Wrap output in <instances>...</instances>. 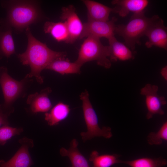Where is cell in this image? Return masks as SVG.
Returning <instances> with one entry per match:
<instances>
[{"label":"cell","instance_id":"8fae6325","mask_svg":"<svg viewBox=\"0 0 167 167\" xmlns=\"http://www.w3.org/2000/svg\"><path fill=\"white\" fill-rule=\"evenodd\" d=\"M148 38L145 45L148 48L157 46L165 50L167 49V29L163 20L154 15L153 21L145 33Z\"/></svg>","mask_w":167,"mask_h":167},{"label":"cell","instance_id":"ac0fdd59","mask_svg":"<svg viewBox=\"0 0 167 167\" xmlns=\"http://www.w3.org/2000/svg\"><path fill=\"white\" fill-rule=\"evenodd\" d=\"M70 111L69 105L62 102L56 105L49 112L45 114V119L51 126L56 125L66 119Z\"/></svg>","mask_w":167,"mask_h":167},{"label":"cell","instance_id":"52a82bcc","mask_svg":"<svg viewBox=\"0 0 167 167\" xmlns=\"http://www.w3.org/2000/svg\"><path fill=\"white\" fill-rule=\"evenodd\" d=\"M117 18L113 17L107 21H88L83 24V31L79 38L92 36L99 38L104 37L108 39L114 36Z\"/></svg>","mask_w":167,"mask_h":167},{"label":"cell","instance_id":"e0dca14e","mask_svg":"<svg viewBox=\"0 0 167 167\" xmlns=\"http://www.w3.org/2000/svg\"><path fill=\"white\" fill-rule=\"evenodd\" d=\"M77 140L73 139L71 141L69 148H61L60 154L62 156L68 157L71 165L69 167H90L86 158L79 150Z\"/></svg>","mask_w":167,"mask_h":167},{"label":"cell","instance_id":"ffe728a7","mask_svg":"<svg viewBox=\"0 0 167 167\" xmlns=\"http://www.w3.org/2000/svg\"><path fill=\"white\" fill-rule=\"evenodd\" d=\"M44 31L45 33L50 34L57 41L66 43L69 33L64 22L46 21L44 24Z\"/></svg>","mask_w":167,"mask_h":167},{"label":"cell","instance_id":"603a6c76","mask_svg":"<svg viewBox=\"0 0 167 167\" xmlns=\"http://www.w3.org/2000/svg\"><path fill=\"white\" fill-rule=\"evenodd\" d=\"M148 143L150 145L161 144L163 140H167V122H165L159 130L156 132H151L147 138Z\"/></svg>","mask_w":167,"mask_h":167},{"label":"cell","instance_id":"7402d4cb","mask_svg":"<svg viewBox=\"0 0 167 167\" xmlns=\"http://www.w3.org/2000/svg\"><path fill=\"white\" fill-rule=\"evenodd\" d=\"M120 163H123L131 167H162L166 165L167 161L162 157L150 158H140L132 160H120Z\"/></svg>","mask_w":167,"mask_h":167},{"label":"cell","instance_id":"9a60e30c","mask_svg":"<svg viewBox=\"0 0 167 167\" xmlns=\"http://www.w3.org/2000/svg\"><path fill=\"white\" fill-rule=\"evenodd\" d=\"M0 24V59L4 57L8 58L15 53L12 29L1 21Z\"/></svg>","mask_w":167,"mask_h":167},{"label":"cell","instance_id":"8992f818","mask_svg":"<svg viewBox=\"0 0 167 167\" xmlns=\"http://www.w3.org/2000/svg\"><path fill=\"white\" fill-rule=\"evenodd\" d=\"M26 79L25 78L20 81L16 80L8 74L6 67H0V84L4 100V104L1 106L6 112L10 114L13 112L12 106L23 92Z\"/></svg>","mask_w":167,"mask_h":167},{"label":"cell","instance_id":"9c48e42d","mask_svg":"<svg viewBox=\"0 0 167 167\" xmlns=\"http://www.w3.org/2000/svg\"><path fill=\"white\" fill-rule=\"evenodd\" d=\"M158 89L157 85L149 84H146L141 89V94L146 97V104L148 110L146 117L148 119L152 118L155 114L162 115L164 114L162 106L166 104L167 102L164 96L158 95Z\"/></svg>","mask_w":167,"mask_h":167},{"label":"cell","instance_id":"30bf717a","mask_svg":"<svg viewBox=\"0 0 167 167\" xmlns=\"http://www.w3.org/2000/svg\"><path fill=\"white\" fill-rule=\"evenodd\" d=\"M21 146L13 156L6 162L0 160V167H30L33 162L29 152V149L34 146L32 139L24 137L20 139Z\"/></svg>","mask_w":167,"mask_h":167},{"label":"cell","instance_id":"cb8c5ba5","mask_svg":"<svg viewBox=\"0 0 167 167\" xmlns=\"http://www.w3.org/2000/svg\"><path fill=\"white\" fill-rule=\"evenodd\" d=\"M22 128H15L8 125L0 127V145H4L12 137L19 135L23 131Z\"/></svg>","mask_w":167,"mask_h":167},{"label":"cell","instance_id":"d6986e66","mask_svg":"<svg viewBox=\"0 0 167 167\" xmlns=\"http://www.w3.org/2000/svg\"><path fill=\"white\" fill-rule=\"evenodd\" d=\"M81 66L75 62H70L68 59L59 58L51 62L45 69L53 71L62 75L80 74Z\"/></svg>","mask_w":167,"mask_h":167},{"label":"cell","instance_id":"5bb4252c","mask_svg":"<svg viewBox=\"0 0 167 167\" xmlns=\"http://www.w3.org/2000/svg\"><path fill=\"white\" fill-rule=\"evenodd\" d=\"M148 3L147 0H113L111 2L112 4L115 5V13L123 17L130 12L136 13L144 11Z\"/></svg>","mask_w":167,"mask_h":167},{"label":"cell","instance_id":"d4e9b609","mask_svg":"<svg viewBox=\"0 0 167 167\" xmlns=\"http://www.w3.org/2000/svg\"><path fill=\"white\" fill-rule=\"evenodd\" d=\"M9 115L3 109L0 105V127L2 125H9L8 117Z\"/></svg>","mask_w":167,"mask_h":167},{"label":"cell","instance_id":"5b68a950","mask_svg":"<svg viewBox=\"0 0 167 167\" xmlns=\"http://www.w3.org/2000/svg\"><path fill=\"white\" fill-rule=\"evenodd\" d=\"M82 102V107L87 131L80 133L82 139L84 142L96 137H102L109 139L113 135L111 128L104 126L101 128L98 124L96 114L90 101L89 94L85 90L79 96Z\"/></svg>","mask_w":167,"mask_h":167},{"label":"cell","instance_id":"4fadbf2b","mask_svg":"<svg viewBox=\"0 0 167 167\" xmlns=\"http://www.w3.org/2000/svg\"><path fill=\"white\" fill-rule=\"evenodd\" d=\"M82 1L87 9L88 21H107L109 20L110 13H115L114 7L110 8L92 0H84Z\"/></svg>","mask_w":167,"mask_h":167},{"label":"cell","instance_id":"7a4b0ae2","mask_svg":"<svg viewBox=\"0 0 167 167\" xmlns=\"http://www.w3.org/2000/svg\"><path fill=\"white\" fill-rule=\"evenodd\" d=\"M2 6L6 11V18L0 21L21 32L31 24L41 21L43 14L38 2L29 0L4 1Z\"/></svg>","mask_w":167,"mask_h":167},{"label":"cell","instance_id":"484cf974","mask_svg":"<svg viewBox=\"0 0 167 167\" xmlns=\"http://www.w3.org/2000/svg\"><path fill=\"white\" fill-rule=\"evenodd\" d=\"M161 74L165 79L167 80V66H165L161 71Z\"/></svg>","mask_w":167,"mask_h":167},{"label":"cell","instance_id":"ba28073f","mask_svg":"<svg viewBox=\"0 0 167 167\" xmlns=\"http://www.w3.org/2000/svg\"><path fill=\"white\" fill-rule=\"evenodd\" d=\"M60 19L65 24L69 37L66 43H74L79 38L83 30V24L75 12L74 6L70 5L62 9Z\"/></svg>","mask_w":167,"mask_h":167},{"label":"cell","instance_id":"277c9868","mask_svg":"<svg viewBox=\"0 0 167 167\" xmlns=\"http://www.w3.org/2000/svg\"><path fill=\"white\" fill-rule=\"evenodd\" d=\"M109 56L108 46L104 45L100 38L90 36L81 45L75 62L82 66L87 62L96 61L98 65L109 69L111 66Z\"/></svg>","mask_w":167,"mask_h":167},{"label":"cell","instance_id":"3957f363","mask_svg":"<svg viewBox=\"0 0 167 167\" xmlns=\"http://www.w3.org/2000/svg\"><path fill=\"white\" fill-rule=\"evenodd\" d=\"M144 12V11L134 13L126 25H116L115 33L123 38L124 44L132 51L135 49L136 44H141L140 39L145 35L154 19V15L148 18L145 16Z\"/></svg>","mask_w":167,"mask_h":167},{"label":"cell","instance_id":"44dd1931","mask_svg":"<svg viewBox=\"0 0 167 167\" xmlns=\"http://www.w3.org/2000/svg\"><path fill=\"white\" fill-rule=\"evenodd\" d=\"M120 156L116 154L100 155L96 151H92L89 160L93 164L92 167H110L113 165L120 163Z\"/></svg>","mask_w":167,"mask_h":167},{"label":"cell","instance_id":"2e32d148","mask_svg":"<svg viewBox=\"0 0 167 167\" xmlns=\"http://www.w3.org/2000/svg\"><path fill=\"white\" fill-rule=\"evenodd\" d=\"M109 59L111 62H116L118 60L126 61L134 58L133 53L124 43L118 41L115 36L108 39Z\"/></svg>","mask_w":167,"mask_h":167},{"label":"cell","instance_id":"7c38bea8","mask_svg":"<svg viewBox=\"0 0 167 167\" xmlns=\"http://www.w3.org/2000/svg\"><path fill=\"white\" fill-rule=\"evenodd\" d=\"M51 92V88H47L39 92H36L28 96L27 103L30 105L32 112L35 113L47 112L51 109L52 105L48 96Z\"/></svg>","mask_w":167,"mask_h":167},{"label":"cell","instance_id":"6da1fadb","mask_svg":"<svg viewBox=\"0 0 167 167\" xmlns=\"http://www.w3.org/2000/svg\"><path fill=\"white\" fill-rule=\"evenodd\" d=\"M26 33L28 40L27 49L17 56L23 65H28L30 67V72L25 78L34 77L41 84L43 82V78L41 75L42 71L53 61L65 58L66 53L54 51L45 44L38 40L32 35L29 27L26 29Z\"/></svg>","mask_w":167,"mask_h":167}]
</instances>
